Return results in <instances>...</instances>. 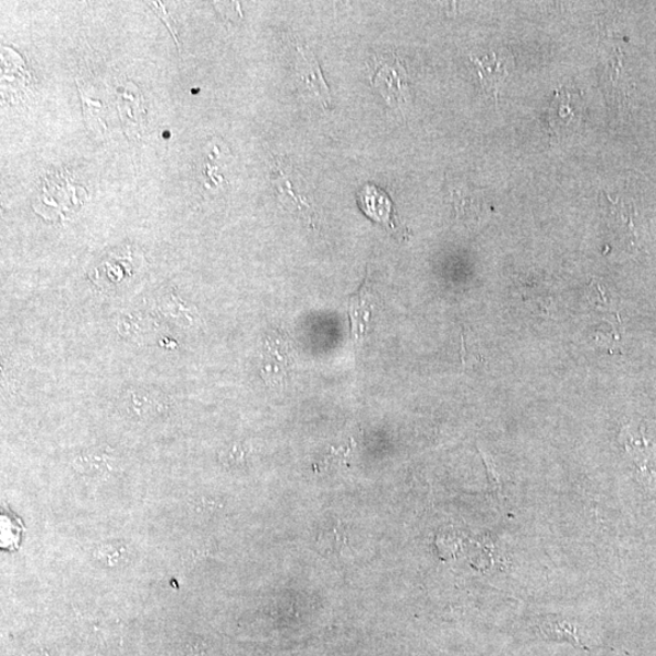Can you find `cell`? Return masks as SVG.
<instances>
[{"mask_svg": "<svg viewBox=\"0 0 656 656\" xmlns=\"http://www.w3.org/2000/svg\"><path fill=\"white\" fill-rule=\"evenodd\" d=\"M271 178L278 198L287 201L288 207H294L300 218H303L311 228L317 229L319 215L311 206L305 179L283 160H277L272 167Z\"/></svg>", "mask_w": 656, "mask_h": 656, "instance_id": "cell-1", "label": "cell"}, {"mask_svg": "<svg viewBox=\"0 0 656 656\" xmlns=\"http://www.w3.org/2000/svg\"><path fill=\"white\" fill-rule=\"evenodd\" d=\"M372 83L393 109H402L407 96V74L404 64L394 56L375 59Z\"/></svg>", "mask_w": 656, "mask_h": 656, "instance_id": "cell-2", "label": "cell"}, {"mask_svg": "<svg viewBox=\"0 0 656 656\" xmlns=\"http://www.w3.org/2000/svg\"><path fill=\"white\" fill-rule=\"evenodd\" d=\"M296 70L298 82L305 85V88L314 96L324 109H329L331 104V94L327 84L322 76L319 62L313 51L305 45H297Z\"/></svg>", "mask_w": 656, "mask_h": 656, "instance_id": "cell-3", "label": "cell"}, {"mask_svg": "<svg viewBox=\"0 0 656 656\" xmlns=\"http://www.w3.org/2000/svg\"><path fill=\"white\" fill-rule=\"evenodd\" d=\"M375 309V298L369 288V282H365L359 293L351 297L349 315L355 346L367 338L371 327Z\"/></svg>", "mask_w": 656, "mask_h": 656, "instance_id": "cell-4", "label": "cell"}, {"mask_svg": "<svg viewBox=\"0 0 656 656\" xmlns=\"http://www.w3.org/2000/svg\"><path fill=\"white\" fill-rule=\"evenodd\" d=\"M290 367L289 348L282 336L271 338L266 343L264 378L271 383H282Z\"/></svg>", "mask_w": 656, "mask_h": 656, "instance_id": "cell-5", "label": "cell"}, {"mask_svg": "<svg viewBox=\"0 0 656 656\" xmlns=\"http://www.w3.org/2000/svg\"><path fill=\"white\" fill-rule=\"evenodd\" d=\"M575 95L570 93H563L557 95L554 105L552 106L551 123L557 131L569 128L574 129L581 121V109L580 102H575Z\"/></svg>", "mask_w": 656, "mask_h": 656, "instance_id": "cell-6", "label": "cell"}, {"mask_svg": "<svg viewBox=\"0 0 656 656\" xmlns=\"http://www.w3.org/2000/svg\"><path fill=\"white\" fill-rule=\"evenodd\" d=\"M321 551L327 553L329 557L341 558L351 551L348 535L344 529L343 524L336 523L331 528L322 532L318 539Z\"/></svg>", "mask_w": 656, "mask_h": 656, "instance_id": "cell-7", "label": "cell"}, {"mask_svg": "<svg viewBox=\"0 0 656 656\" xmlns=\"http://www.w3.org/2000/svg\"><path fill=\"white\" fill-rule=\"evenodd\" d=\"M131 550L123 544L104 545L95 551V559L104 566H120L131 559Z\"/></svg>", "mask_w": 656, "mask_h": 656, "instance_id": "cell-8", "label": "cell"}, {"mask_svg": "<svg viewBox=\"0 0 656 656\" xmlns=\"http://www.w3.org/2000/svg\"><path fill=\"white\" fill-rule=\"evenodd\" d=\"M247 450L242 444H234L223 451L222 460L230 467H240L246 464Z\"/></svg>", "mask_w": 656, "mask_h": 656, "instance_id": "cell-9", "label": "cell"}, {"mask_svg": "<svg viewBox=\"0 0 656 656\" xmlns=\"http://www.w3.org/2000/svg\"><path fill=\"white\" fill-rule=\"evenodd\" d=\"M150 5H153V9L157 13V15L165 21V23L167 24V26L171 31V34H174V37H175V39L177 41V45L180 46V41L178 39L177 28L174 26L175 25L174 21H171L170 15L167 14L164 4L163 3H150Z\"/></svg>", "mask_w": 656, "mask_h": 656, "instance_id": "cell-10", "label": "cell"}]
</instances>
